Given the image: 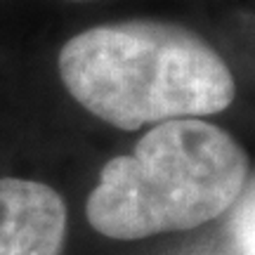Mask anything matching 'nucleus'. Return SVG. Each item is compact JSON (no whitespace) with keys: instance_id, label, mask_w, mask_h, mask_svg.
Masks as SVG:
<instances>
[{"instance_id":"obj_4","label":"nucleus","mask_w":255,"mask_h":255,"mask_svg":"<svg viewBox=\"0 0 255 255\" xmlns=\"http://www.w3.org/2000/svg\"><path fill=\"white\" fill-rule=\"evenodd\" d=\"M229 234L239 255H255V180L244 187L232 206Z\"/></svg>"},{"instance_id":"obj_3","label":"nucleus","mask_w":255,"mask_h":255,"mask_svg":"<svg viewBox=\"0 0 255 255\" xmlns=\"http://www.w3.org/2000/svg\"><path fill=\"white\" fill-rule=\"evenodd\" d=\"M66 206L52 187L0 180V255H62Z\"/></svg>"},{"instance_id":"obj_1","label":"nucleus","mask_w":255,"mask_h":255,"mask_svg":"<svg viewBox=\"0 0 255 255\" xmlns=\"http://www.w3.org/2000/svg\"><path fill=\"white\" fill-rule=\"evenodd\" d=\"M73 100L121 130L227 109L237 85L227 62L194 31L163 21L88 28L59 52Z\"/></svg>"},{"instance_id":"obj_2","label":"nucleus","mask_w":255,"mask_h":255,"mask_svg":"<svg viewBox=\"0 0 255 255\" xmlns=\"http://www.w3.org/2000/svg\"><path fill=\"white\" fill-rule=\"evenodd\" d=\"M248 156L227 130L199 119L163 121L102 168L88 220L121 241L182 232L220 218L246 187Z\"/></svg>"}]
</instances>
